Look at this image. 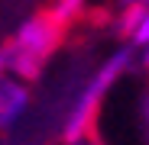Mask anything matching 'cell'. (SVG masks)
Here are the masks:
<instances>
[{"instance_id": "obj_1", "label": "cell", "mask_w": 149, "mask_h": 145, "mask_svg": "<svg viewBox=\"0 0 149 145\" xmlns=\"http://www.w3.org/2000/svg\"><path fill=\"white\" fill-rule=\"evenodd\" d=\"M136 65V52L127 45V48H117V52H110L104 61H97L91 68V74L81 81V87L74 90L71 103L65 110V119H62V142L71 145L78 142L84 135H94V119L97 113H101V103L107 100V93L113 90V84L127 74V71Z\"/></svg>"}, {"instance_id": "obj_2", "label": "cell", "mask_w": 149, "mask_h": 145, "mask_svg": "<svg viewBox=\"0 0 149 145\" xmlns=\"http://www.w3.org/2000/svg\"><path fill=\"white\" fill-rule=\"evenodd\" d=\"M65 26L52 19V13H36L23 19L16 32L0 45V74H13L19 81H33L45 68L49 55L58 48Z\"/></svg>"}, {"instance_id": "obj_3", "label": "cell", "mask_w": 149, "mask_h": 145, "mask_svg": "<svg viewBox=\"0 0 149 145\" xmlns=\"http://www.w3.org/2000/svg\"><path fill=\"white\" fill-rule=\"evenodd\" d=\"M29 107H33V93L26 81H19L13 74H0V132L16 129L26 119Z\"/></svg>"}, {"instance_id": "obj_4", "label": "cell", "mask_w": 149, "mask_h": 145, "mask_svg": "<svg viewBox=\"0 0 149 145\" xmlns=\"http://www.w3.org/2000/svg\"><path fill=\"white\" fill-rule=\"evenodd\" d=\"M117 29L133 52H146L149 48V0H143L139 7L127 13H117Z\"/></svg>"}, {"instance_id": "obj_5", "label": "cell", "mask_w": 149, "mask_h": 145, "mask_svg": "<svg viewBox=\"0 0 149 145\" xmlns=\"http://www.w3.org/2000/svg\"><path fill=\"white\" fill-rule=\"evenodd\" d=\"M84 10H88L84 0H55L49 13H52V19L58 23V26H65V29H68L71 23H78V19L84 16Z\"/></svg>"}, {"instance_id": "obj_6", "label": "cell", "mask_w": 149, "mask_h": 145, "mask_svg": "<svg viewBox=\"0 0 149 145\" xmlns=\"http://www.w3.org/2000/svg\"><path fill=\"white\" fill-rule=\"evenodd\" d=\"M143 0H113V7H117V13H127V10H133V7H139Z\"/></svg>"}, {"instance_id": "obj_7", "label": "cell", "mask_w": 149, "mask_h": 145, "mask_svg": "<svg viewBox=\"0 0 149 145\" xmlns=\"http://www.w3.org/2000/svg\"><path fill=\"white\" fill-rule=\"evenodd\" d=\"M71 145H101V139H97V135H84V139H78V142H71Z\"/></svg>"}]
</instances>
